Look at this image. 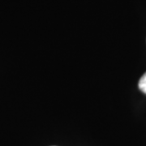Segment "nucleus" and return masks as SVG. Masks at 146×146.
I'll list each match as a JSON object with an SVG mask.
<instances>
[{
	"instance_id": "obj_1",
	"label": "nucleus",
	"mask_w": 146,
	"mask_h": 146,
	"mask_svg": "<svg viewBox=\"0 0 146 146\" xmlns=\"http://www.w3.org/2000/svg\"><path fill=\"white\" fill-rule=\"evenodd\" d=\"M138 86H139V89L141 92H143L144 94H146V72L140 79Z\"/></svg>"
}]
</instances>
